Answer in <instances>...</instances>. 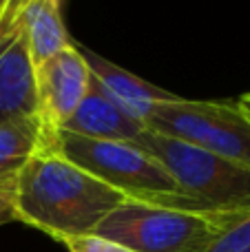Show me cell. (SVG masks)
Listing matches in <instances>:
<instances>
[{"instance_id":"5bb4252c","label":"cell","mask_w":250,"mask_h":252,"mask_svg":"<svg viewBox=\"0 0 250 252\" xmlns=\"http://www.w3.org/2000/svg\"><path fill=\"white\" fill-rule=\"evenodd\" d=\"M27 2H29V0H11V2L7 4V9H4V13H2V18H0V40L9 35V31H11L13 22H16L18 11H20V9L25 7Z\"/></svg>"},{"instance_id":"52a82bcc","label":"cell","mask_w":250,"mask_h":252,"mask_svg":"<svg viewBox=\"0 0 250 252\" xmlns=\"http://www.w3.org/2000/svg\"><path fill=\"white\" fill-rule=\"evenodd\" d=\"M82 51L84 62L89 66V75H91V87L97 89L109 102H113L120 111L128 115L131 120L144 124L149 111L159 102H171L175 100V93L159 89L155 84L146 82V80L133 75L131 71L118 66L115 62L106 60V58L93 53L91 49L78 44Z\"/></svg>"},{"instance_id":"ba28073f","label":"cell","mask_w":250,"mask_h":252,"mask_svg":"<svg viewBox=\"0 0 250 252\" xmlns=\"http://www.w3.org/2000/svg\"><path fill=\"white\" fill-rule=\"evenodd\" d=\"M35 118L33 62L20 31L0 40V124Z\"/></svg>"},{"instance_id":"2e32d148","label":"cell","mask_w":250,"mask_h":252,"mask_svg":"<svg viewBox=\"0 0 250 252\" xmlns=\"http://www.w3.org/2000/svg\"><path fill=\"white\" fill-rule=\"evenodd\" d=\"M237 106L244 111V113H246V118L250 120V93H244V95L239 97V100H237Z\"/></svg>"},{"instance_id":"30bf717a","label":"cell","mask_w":250,"mask_h":252,"mask_svg":"<svg viewBox=\"0 0 250 252\" xmlns=\"http://www.w3.org/2000/svg\"><path fill=\"white\" fill-rule=\"evenodd\" d=\"M62 130L89 139H113V142L135 144V139L144 130V124L131 120L113 102L106 100L97 89L91 87L75 113L62 126Z\"/></svg>"},{"instance_id":"5b68a950","label":"cell","mask_w":250,"mask_h":252,"mask_svg":"<svg viewBox=\"0 0 250 252\" xmlns=\"http://www.w3.org/2000/svg\"><path fill=\"white\" fill-rule=\"evenodd\" d=\"M144 126L250 168V120L237 102L186 100L177 95L149 111Z\"/></svg>"},{"instance_id":"4fadbf2b","label":"cell","mask_w":250,"mask_h":252,"mask_svg":"<svg viewBox=\"0 0 250 252\" xmlns=\"http://www.w3.org/2000/svg\"><path fill=\"white\" fill-rule=\"evenodd\" d=\"M60 244L69 252H133V250H128L126 246L118 244V241H113V239H106V237H100V235H95V232H91V235L66 237Z\"/></svg>"},{"instance_id":"8fae6325","label":"cell","mask_w":250,"mask_h":252,"mask_svg":"<svg viewBox=\"0 0 250 252\" xmlns=\"http://www.w3.org/2000/svg\"><path fill=\"white\" fill-rule=\"evenodd\" d=\"M11 31L22 33L33 66L42 64L44 60L73 42L62 20L60 0H29L18 11Z\"/></svg>"},{"instance_id":"7a4b0ae2","label":"cell","mask_w":250,"mask_h":252,"mask_svg":"<svg viewBox=\"0 0 250 252\" xmlns=\"http://www.w3.org/2000/svg\"><path fill=\"white\" fill-rule=\"evenodd\" d=\"M56 151L87 170L89 175L118 190L120 195H124L128 201L206 213L177 186L171 173L137 144L89 139L66 130H58Z\"/></svg>"},{"instance_id":"277c9868","label":"cell","mask_w":250,"mask_h":252,"mask_svg":"<svg viewBox=\"0 0 250 252\" xmlns=\"http://www.w3.org/2000/svg\"><path fill=\"white\" fill-rule=\"evenodd\" d=\"M235 221L195 210L124 201L95 228V235L133 252H206Z\"/></svg>"},{"instance_id":"9c48e42d","label":"cell","mask_w":250,"mask_h":252,"mask_svg":"<svg viewBox=\"0 0 250 252\" xmlns=\"http://www.w3.org/2000/svg\"><path fill=\"white\" fill-rule=\"evenodd\" d=\"M56 137L42 128L38 118L0 124V197L2 199H11L18 177L31 161V157H35L44 148L56 151Z\"/></svg>"},{"instance_id":"9a60e30c","label":"cell","mask_w":250,"mask_h":252,"mask_svg":"<svg viewBox=\"0 0 250 252\" xmlns=\"http://www.w3.org/2000/svg\"><path fill=\"white\" fill-rule=\"evenodd\" d=\"M9 221H16V215H13L11 204L0 197V226H2V223H9Z\"/></svg>"},{"instance_id":"6da1fadb","label":"cell","mask_w":250,"mask_h":252,"mask_svg":"<svg viewBox=\"0 0 250 252\" xmlns=\"http://www.w3.org/2000/svg\"><path fill=\"white\" fill-rule=\"evenodd\" d=\"M128 201L62 157L44 148L20 173L11 204L16 221L38 228L44 235L62 241L66 237L91 235L118 206Z\"/></svg>"},{"instance_id":"8992f818","label":"cell","mask_w":250,"mask_h":252,"mask_svg":"<svg viewBox=\"0 0 250 252\" xmlns=\"http://www.w3.org/2000/svg\"><path fill=\"white\" fill-rule=\"evenodd\" d=\"M33 78L35 118L49 135L56 137L91 89L89 66L78 42H71L42 64L33 66Z\"/></svg>"},{"instance_id":"3957f363","label":"cell","mask_w":250,"mask_h":252,"mask_svg":"<svg viewBox=\"0 0 250 252\" xmlns=\"http://www.w3.org/2000/svg\"><path fill=\"white\" fill-rule=\"evenodd\" d=\"M171 173L177 186L208 215L242 219L250 215V168L180 139L146 128L135 139Z\"/></svg>"},{"instance_id":"7c38bea8","label":"cell","mask_w":250,"mask_h":252,"mask_svg":"<svg viewBox=\"0 0 250 252\" xmlns=\"http://www.w3.org/2000/svg\"><path fill=\"white\" fill-rule=\"evenodd\" d=\"M206 252H250V215L230 223Z\"/></svg>"}]
</instances>
